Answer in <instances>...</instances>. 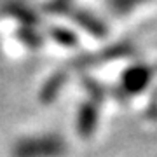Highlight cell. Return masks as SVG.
<instances>
[{"label": "cell", "instance_id": "cell-1", "mask_svg": "<svg viewBox=\"0 0 157 157\" xmlns=\"http://www.w3.org/2000/svg\"><path fill=\"white\" fill-rule=\"evenodd\" d=\"M67 141L59 135H37L23 138L14 145V157H63L67 154Z\"/></svg>", "mask_w": 157, "mask_h": 157}, {"label": "cell", "instance_id": "cell-4", "mask_svg": "<svg viewBox=\"0 0 157 157\" xmlns=\"http://www.w3.org/2000/svg\"><path fill=\"white\" fill-rule=\"evenodd\" d=\"M148 2L152 0H108V7L117 16H128L131 12H135L138 7L147 6Z\"/></svg>", "mask_w": 157, "mask_h": 157}, {"label": "cell", "instance_id": "cell-3", "mask_svg": "<svg viewBox=\"0 0 157 157\" xmlns=\"http://www.w3.org/2000/svg\"><path fill=\"white\" fill-rule=\"evenodd\" d=\"M96 124H98V108L91 103H86L78 112V131H80V135L84 138L89 136L96 129Z\"/></svg>", "mask_w": 157, "mask_h": 157}, {"label": "cell", "instance_id": "cell-2", "mask_svg": "<svg viewBox=\"0 0 157 157\" xmlns=\"http://www.w3.org/2000/svg\"><path fill=\"white\" fill-rule=\"evenodd\" d=\"M152 75H154V68L148 65H133V67L126 68L121 75V91L124 96H136L147 86L150 84Z\"/></svg>", "mask_w": 157, "mask_h": 157}]
</instances>
